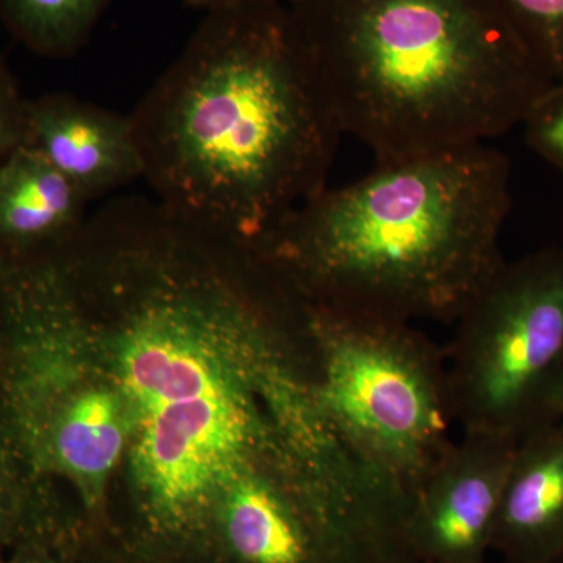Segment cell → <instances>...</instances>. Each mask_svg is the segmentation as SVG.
I'll list each match as a JSON object with an SVG mask.
<instances>
[{
	"label": "cell",
	"mask_w": 563,
	"mask_h": 563,
	"mask_svg": "<svg viewBox=\"0 0 563 563\" xmlns=\"http://www.w3.org/2000/svg\"><path fill=\"white\" fill-rule=\"evenodd\" d=\"M132 121L158 202L251 252L328 188L343 136L277 3L211 11Z\"/></svg>",
	"instance_id": "obj_1"
},
{
	"label": "cell",
	"mask_w": 563,
	"mask_h": 563,
	"mask_svg": "<svg viewBox=\"0 0 563 563\" xmlns=\"http://www.w3.org/2000/svg\"><path fill=\"white\" fill-rule=\"evenodd\" d=\"M510 163L488 144L383 163L292 211L255 251L302 302L454 322L506 262Z\"/></svg>",
	"instance_id": "obj_2"
},
{
	"label": "cell",
	"mask_w": 563,
	"mask_h": 563,
	"mask_svg": "<svg viewBox=\"0 0 563 563\" xmlns=\"http://www.w3.org/2000/svg\"><path fill=\"white\" fill-rule=\"evenodd\" d=\"M343 135L376 165L488 144L554 87L493 0H296Z\"/></svg>",
	"instance_id": "obj_3"
},
{
	"label": "cell",
	"mask_w": 563,
	"mask_h": 563,
	"mask_svg": "<svg viewBox=\"0 0 563 563\" xmlns=\"http://www.w3.org/2000/svg\"><path fill=\"white\" fill-rule=\"evenodd\" d=\"M302 307L320 351L322 412L355 461L410 506L454 443L444 351L409 322Z\"/></svg>",
	"instance_id": "obj_4"
},
{
	"label": "cell",
	"mask_w": 563,
	"mask_h": 563,
	"mask_svg": "<svg viewBox=\"0 0 563 563\" xmlns=\"http://www.w3.org/2000/svg\"><path fill=\"white\" fill-rule=\"evenodd\" d=\"M454 322L444 355L455 424L517 442L548 424L563 357V247L504 262Z\"/></svg>",
	"instance_id": "obj_5"
},
{
	"label": "cell",
	"mask_w": 563,
	"mask_h": 563,
	"mask_svg": "<svg viewBox=\"0 0 563 563\" xmlns=\"http://www.w3.org/2000/svg\"><path fill=\"white\" fill-rule=\"evenodd\" d=\"M136 418V481L152 512L165 520L187 518L224 495L250 461L254 424L235 384Z\"/></svg>",
	"instance_id": "obj_6"
},
{
	"label": "cell",
	"mask_w": 563,
	"mask_h": 563,
	"mask_svg": "<svg viewBox=\"0 0 563 563\" xmlns=\"http://www.w3.org/2000/svg\"><path fill=\"white\" fill-rule=\"evenodd\" d=\"M517 440L463 432L410 503L406 540L418 563H487Z\"/></svg>",
	"instance_id": "obj_7"
},
{
	"label": "cell",
	"mask_w": 563,
	"mask_h": 563,
	"mask_svg": "<svg viewBox=\"0 0 563 563\" xmlns=\"http://www.w3.org/2000/svg\"><path fill=\"white\" fill-rule=\"evenodd\" d=\"M27 139L87 201L144 177L132 117L66 92L27 101Z\"/></svg>",
	"instance_id": "obj_8"
},
{
	"label": "cell",
	"mask_w": 563,
	"mask_h": 563,
	"mask_svg": "<svg viewBox=\"0 0 563 563\" xmlns=\"http://www.w3.org/2000/svg\"><path fill=\"white\" fill-rule=\"evenodd\" d=\"M492 551L504 563H548L563 554V420L518 442Z\"/></svg>",
	"instance_id": "obj_9"
},
{
	"label": "cell",
	"mask_w": 563,
	"mask_h": 563,
	"mask_svg": "<svg viewBox=\"0 0 563 563\" xmlns=\"http://www.w3.org/2000/svg\"><path fill=\"white\" fill-rule=\"evenodd\" d=\"M84 195L24 143L0 162V252L22 254L84 228Z\"/></svg>",
	"instance_id": "obj_10"
},
{
	"label": "cell",
	"mask_w": 563,
	"mask_h": 563,
	"mask_svg": "<svg viewBox=\"0 0 563 563\" xmlns=\"http://www.w3.org/2000/svg\"><path fill=\"white\" fill-rule=\"evenodd\" d=\"M124 407L109 390L81 391L21 437L84 485H99L124 448Z\"/></svg>",
	"instance_id": "obj_11"
},
{
	"label": "cell",
	"mask_w": 563,
	"mask_h": 563,
	"mask_svg": "<svg viewBox=\"0 0 563 563\" xmlns=\"http://www.w3.org/2000/svg\"><path fill=\"white\" fill-rule=\"evenodd\" d=\"M111 0H0L7 27L44 57H69L87 43Z\"/></svg>",
	"instance_id": "obj_12"
},
{
	"label": "cell",
	"mask_w": 563,
	"mask_h": 563,
	"mask_svg": "<svg viewBox=\"0 0 563 563\" xmlns=\"http://www.w3.org/2000/svg\"><path fill=\"white\" fill-rule=\"evenodd\" d=\"M554 85L563 84V0H493Z\"/></svg>",
	"instance_id": "obj_13"
},
{
	"label": "cell",
	"mask_w": 563,
	"mask_h": 563,
	"mask_svg": "<svg viewBox=\"0 0 563 563\" xmlns=\"http://www.w3.org/2000/svg\"><path fill=\"white\" fill-rule=\"evenodd\" d=\"M523 128L529 147L563 174V84L537 102Z\"/></svg>",
	"instance_id": "obj_14"
},
{
	"label": "cell",
	"mask_w": 563,
	"mask_h": 563,
	"mask_svg": "<svg viewBox=\"0 0 563 563\" xmlns=\"http://www.w3.org/2000/svg\"><path fill=\"white\" fill-rule=\"evenodd\" d=\"M27 101L22 99L16 81L0 60V162L27 139Z\"/></svg>",
	"instance_id": "obj_15"
},
{
	"label": "cell",
	"mask_w": 563,
	"mask_h": 563,
	"mask_svg": "<svg viewBox=\"0 0 563 563\" xmlns=\"http://www.w3.org/2000/svg\"><path fill=\"white\" fill-rule=\"evenodd\" d=\"M559 420H563V357L548 398V421Z\"/></svg>",
	"instance_id": "obj_16"
},
{
	"label": "cell",
	"mask_w": 563,
	"mask_h": 563,
	"mask_svg": "<svg viewBox=\"0 0 563 563\" xmlns=\"http://www.w3.org/2000/svg\"><path fill=\"white\" fill-rule=\"evenodd\" d=\"M184 2L192 9L207 10L211 13V11L229 9V7L236 5L242 0H184Z\"/></svg>",
	"instance_id": "obj_17"
},
{
	"label": "cell",
	"mask_w": 563,
	"mask_h": 563,
	"mask_svg": "<svg viewBox=\"0 0 563 563\" xmlns=\"http://www.w3.org/2000/svg\"><path fill=\"white\" fill-rule=\"evenodd\" d=\"M7 512H9V496H7L5 484H3L2 477H0V533H2L3 525H5Z\"/></svg>",
	"instance_id": "obj_18"
},
{
	"label": "cell",
	"mask_w": 563,
	"mask_h": 563,
	"mask_svg": "<svg viewBox=\"0 0 563 563\" xmlns=\"http://www.w3.org/2000/svg\"><path fill=\"white\" fill-rule=\"evenodd\" d=\"M242 2H250V3H277L279 0H242Z\"/></svg>",
	"instance_id": "obj_19"
},
{
	"label": "cell",
	"mask_w": 563,
	"mask_h": 563,
	"mask_svg": "<svg viewBox=\"0 0 563 563\" xmlns=\"http://www.w3.org/2000/svg\"><path fill=\"white\" fill-rule=\"evenodd\" d=\"M2 277H3V268L0 265V296H2Z\"/></svg>",
	"instance_id": "obj_20"
},
{
	"label": "cell",
	"mask_w": 563,
	"mask_h": 563,
	"mask_svg": "<svg viewBox=\"0 0 563 563\" xmlns=\"http://www.w3.org/2000/svg\"><path fill=\"white\" fill-rule=\"evenodd\" d=\"M548 563H563V554L559 555L558 559H554V561L548 562Z\"/></svg>",
	"instance_id": "obj_21"
}]
</instances>
